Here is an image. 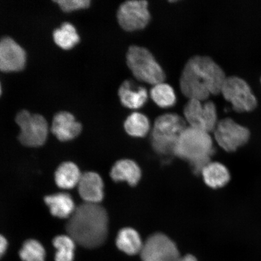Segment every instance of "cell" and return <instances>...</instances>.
Listing matches in <instances>:
<instances>
[{"instance_id":"obj_21","label":"cell","mask_w":261,"mask_h":261,"mask_svg":"<svg viewBox=\"0 0 261 261\" xmlns=\"http://www.w3.org/2000/svg\"><path fill=\"white\" fill-rule=\"evenodd\" d=\"M124 128L128 135L134 138H144L149 132V120L144 114L133 113L124 122Z\"/></svg>"},{"instance_id":"obj_14","label":"cell","mask_w":261,"mask_h":261,"mask_svg":"<svg viewBox=\"0 0 261 261\" xmlns=\"http://www.w3.org/2000/svg\"><path fill=\"white\" fill-rule=\"evenodd\" d=\"M82 128L81 124L76 121L73 114L62 112L55 116L51 130L59 140L65 142L79 136Z\"/></svg>"},{"instance_id":"obj_12","label":"cell","mask_w":261,"mask_h":261,"mask_svg":"<svg viewBox=\"0 0 261 261\" xmlns=\"http://www.w3.org/2000/svg\"><path fill=\"white\" fill-rule=\"evenodd\" d=\"M25 63V52L17 42L10 37L0 40V71H20L23 69Z\"/></svg>"},{"instance_id":"obj_17","label":"cell","mask_w":261,"mask_h":261,"mask_svg":"<svg viewBox=\"0 0 261 261\" xmlns=\"http://www.w3.org/2000/svg\"><path fill=\"white\" fill-rule=\"evenodd\" d=\"M44 201L51 214L58 218H70L76 210L72 197L67 193L48 195L44 198Z\"/></svg>"},{"instance_id":"obj_13","label":"cell","mask_w":261,"mask_h":261,"mask_svg":"<svg viewBox=\"0 0 261 261\" xmlns=\"http://www.w3.org/2000/svg\"><path fill=\"white\" fill-rule=\"evenodd\" d=\"M78 192L85 203L99 204L104 197L102 178L96 172L82 174L77 185Z\"/></svg>"},{"instance_id":"obj_8","label":"cell","mask_w":261,"mask_h":261,"mask_svg":"<svg viewBox=\"0 0 261 261\" xmlns=\"http://www.w3.org/2000/svg\"><path fill=\"white\" fill-rule=\"evenodd\" d=\"M185 120L189 126L210 133L217 125L216 106L212 101L204 103L197 99H189L184 108Z\"/></svg>"},{"instance_id":"obj_19","label":"cell","mask_w":261,"mask_h":261,"mask_svg":"<svg viewBox=\"0 0 261 261\" xmlns=\"http://www.w3.org/2000/svg\"><path fill=\"white\" fill-rule=\"evenodd\" d=\"M116 243L120 250L128 255L140 253L143 245L138 231L130 227L123 228L119 231Z\"/></svg>"},{"instance_id":"obj_1","label":"cell","mask_w":261,"mask_h":261,"mask_svg":"<svg viewBox=\"0 0 261 261\" xmlns=\"http://www.w3.org/2000/svg\"><path fill=\"white\" fill-rule=\"evenodd\" d=\"M226 78L223 70L211 58L197 55L185 64L179 86L189 99L204 101L221 93Z\"/></svg>"},{"instance_id":"obj_2","label":"cell","mask_w":261,"mask_h":261,"mask_svg":"<svg viewBox=\"0 0 261 261\" xmlns=\"http://www.w3.org/2000/svg\"><path fill=\"white\" fill-rule=\"evenodd\" d=\"M109 228L107 211L99 204L84 203L76 208L68 220L66 230L74 242L87 249L105 242Z\"/></svg>"},{"instance_id":"obj_22","label":"cell","mask_w":261,"mask_h":261,"mask_svg":"<svg viewBox=\"0 0 261 261\" xmlns=\"http://www.w3.org/2000/svg\"><path fill=\"white\" fill-rule=\"evenodd\" d=\"M150 95L156 105L163 109L174 106L177 101L174 90L170 85L165 83L155 85L151 90Z\"/></svg>"},{"instance_id":"obj_16","label":"cell","mask_w":261,"mask_h":261,"mask_svg":"<svg viewBox=\"0 0 261 261\" xmlns=\"http://www.w3.org/2000/svg\"><path fill=\"white\" fill-rule=\"evenodd\" d=\"M110 176L115 182L125 181L130 187H135L141 178L142 171L135 161L122 159L114 165Z\"/></svg>"},{"instance_id":"obj_10","label":"cell","mask_w":261,"mask_h":261,"mask_svg":"<svg viewBox=\"0 0 261 261\" xmlns=\"http://www.w3.org/2000/svg\"><path fill=\"white\" fill-rule=\"evenodd\" d=\"M214 135L221 148L227 152H234L249 141L250 133L246 127L226 118L218 122Z\"/></svg>"},{"instance_id":"obj_6","label":"cell","mask_w":261,"mask_h":261,"mask_svg":"<svg viewBox=\"0 0 261 261\" xmlns=\"http://www.w3.org/2000/svg\"><path fill=\"white\" fill-rule=\"evenodd\" d=\"M15 121L20 128L18 139L22 145L39 147L44 144L48 128L47 120L43 116L23 110L16 115Z\"/></svg>"},{"instance_id":"obj_7","label":"cell","mask_w":261,"mask_h":261,"mask_svg":"<svg viewBox=\"0 0 261 261\" xmlns=\"http://www.w3.org/2000/svg\"><path fill=\"white\" fill-rule=\"evenodd\" d=\"M221 93L237 112H252L257 106L256 98L249 84L239 77H227Z\"/></svg>"},{"instance_id":"obj_15","label":"cell","mask_w":261,"mask_h":261,"mask_svg":"<svg viewBox=\"0 0 261 261\" xmlns=\"http://www.w3.org/2000/svg\"><path fill=\"white\" fill-rule=\"evenodd\" d=\"M118 94L122 105L129 109L137 110L144 106L148 94L145 88L136 86L132 81H124L120 86Z\"/></svg>"},{"instance_id":"obj_25","label":"cell","mask_w":261,"mask_h":261,"mask_svg":"<svg viewBox=\"0 0 261 261\" xmlns=\"http://www.w3.org/2000/svg\"><path fill=\"white\" fill-rule=\"evenodd\" d=\"M19 256L23 261H45V251L38 241H26L19 251Z\"/></svg>"},{"instance_id":"obj_20","label":"cell","mask_w":261,"mask_h":261,"mask_svg":"<svg viewBox=\"0 0 261 261\" xmlns=\"http://www.w3.org/2000/svg\"><path fill=\"white\" fill-rule=\"evenodd\" d=\"M81 176L80 169L74 163L64 162L59 166L55 172V182L61 189H73L79 184Z\"/></svg>"},{"instance_id":"obj_3","label":"cell","mask_w":261,"mask_h":261,"mask_svg":"<svg viewBox=\"0 0 261 261\" xmlns=\"http://www.w3.org/2000/svg\"><path fill=\"white\" fill-rule=\"evenodd\" d=\"M214 151L210 133L189 126L179 138L174 156L187 161L194 174L200 175Z\"/></svg>"},{"instance_id":"obj_18","label":"cell","mask_w":261,"mask_h":261,"mask_svg":"<svg viewBox=\"0 0 261 261\" xmlns=\"http://www.w3.org/2000/svg\"><path fill=\"white\" fill-rule=\"evenodd\" d=\"M204 181L208 187L221 188L226 185L230 179L229 171L224 165L218 162H210L201 172Z\"/></svg>"},{"instance_id":"obj_4","label":"cell","mask_w":261,"mask_h":261,"mask_svg":"<svg viewBox=\"0 0 261 261\" xmlns=\"http://www.w3.org/2000/svg\"><path fill=\"white\" fill-rule=\"evenodd\" d=\"M187 128L185 120L174 113H167L156 119L151 134V144L158 154L174 155L176 145Z\"/></svg>"},{"instance_id":"obj_28","label":"cell","mask_w":261,"mask_h":261,"mask_svg":"<svg viewBox=\"0 0 261 261\" xmlns=\"http://www.w3.org/2000/svg\"><path fill=\"white\" fill-rule=\"evenodd\" d=\"M177 261H197V260L193 255L187 254L184 257H179Z\"/></svg>"},{"instance_id":"obj_9","label":"cell","mask_w":261,"mask_h":261,"mask_svg":"<svg viewBox=\"0 0 261 261\" xmlns=\"http://www.w3.org/2000/svg\"><path fill=\"white\" fill-rule=\"evenodd\" d=\"M117 21L124 31L142 30L148 25L151 14L146 1H128L120 5L117 12Z\"/></svg>"},{"instance_id":"obj_5","label":"cell","mask_w":261,"mask_h":261,"mask_svg":"<svg viewBox=\"0 0 261 261\" xmlns=\"http://www.w3.org/2000/svg\"><path fill=\"white\" fill-rule=\"evenodd\" d=\"M126 60L127 65L137 80L154 86L164 83L165 71L148 49L132 45L127 51Z\"/></svg>"},{"instance_id":"obj_23","label":"cell","mask_w":261,"mask_h":261,"mask_svg":"<svg viewBox=\"0 0 261 261\" xmlns=\"http://www.w3.org/2000/svg\"><path fill=\"white\" fill-rule=\"evenodd\" d=\"M54 38L55 43L65 50L73 48L80 40L76 29L68 22H65L54 31Z\"/></svg>"},{"instance_id":"obj_24","label":"cell","mask_w":261,"mask_h":261,"mask_svg":"<svg viewBox=\"0 0 261 261\" xmlns=\"http://www.w3.org/2000/svg\"><path fill=\"white\" fill-rule=\"evenodd\" d=\"M75 243L72 238L68 236L55 237L53 240L54 246L57 250L55 261H73Z\"/></svg>"},{"instance_id":"obj_11","label":"cell","mask_w":261,"mask_h":261,"mask_svg":"<svg viewBox=\"0 0 261 261\" xmlns=\"http://www.w3.org/2000/svg\"><path fill=\"white\" fill-rule=\"evenodd\" d=\"M140 253L143 261H177L180 257L174 241L161 233L150 236Z\"/></svg>"},{"instance_id":"obj_29","label":"cell","mask_w":261,"mask_h":261,"mask_svg":"<svg viewBox=\"0 0 261 261\" xmlns=\"http://www.w3.org/2000/svg\"><path fill=\"white\" fill-rule=\"evenodd\" d=\"M1 94H2V87H1V85H0V96H1Z\"/></svg>"},{"instance_id":"obj_27","label":"cell","mask_w":261,"mask_h":261,"mask_svg":"<svg viewBox=\"0 0 261 261\" xmlns=\"http://www.w3.org/2000/svg\"><path fill=\"white\" fill-rule=\"evenodd\" d=\"M8 241L6 238L0 234V258L4 255L8 248Z\"/></svg>"},{"instance_id":"obj_26","label":"cell","mask_w":261,"mask_h":261,"mask_svg":"<svg viewBox=\"0 0 261 261\" xmlns=\"http://www.w3.org/2000/svg\"><path fill=\"white\" fill-rule=\"evenodd\" d=\"M64 12H69L76 10L89 7L90 0H58L55 1Z\"/></svg>"}]
</instances>
